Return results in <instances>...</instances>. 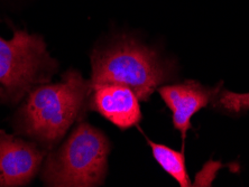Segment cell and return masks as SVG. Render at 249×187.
<instances>
[{
	"mask_svg": "<svg viewBox=\"0 0 249 187\" xmlns=\"http://www.w3.org/2000/svg\"><path fill=\"white\" fill-rule=\"evenodd\" d=\"M249 102L248 93H235L223 91L218 99V105L229 113H239L243 111L244 105Z\"/></svg>",
	"mask_w": 249,
	"mask_h": 187,
	"instance_id": "obj_9",
	"label": "cell"
},
{
	"mask_svg": "<svg viewBox=\"0 0 249 187\" xmlns=\"http://www.w3.org/2000/svg\"><path fill=\"white\" fill-rule=\"evenodd\" d=\"M157 91L172 111L173 126L181 133L183 141L192 127V117L201 109L208 107L211 99L217 93V89L204 86L194 80L160 86Z\"/></svg>",
	"mask_w": 249,
	"mask_h": 187,
	"instance_id": "obj_6",
	"label": "cell"
},
{
	"mask_svg": "<svg viewBox=\"0 0 249 187\" xmlns=\"http://www.w3.org/2000/svg\"><path fill=\"white\" fill-rule=\"evenodd\" d=\"M0 95H1V97H3V91H2L1 87H0Z\"/></svg>",
	"mask_w": 249,
	"mask_h": 187,
	"instance_id": "obj_11",
	"label": "cell"
},
{
	"mask_svg": "<svg viewBox=\"0 0 249 187\" xmlns=\"http://www.w3.org/2000/svg\"><path fill=\"white\" fill-rule=\"evenodd\" d=\"M90 87L117 84L134 91L139 101L149 97L171 79L173 68L156 52L137 40L123 37L91 56Z\"/></svg>",
	"mask_w": 249,
	"mask_h": 187,
	"instance_id": "obj_2",
	"label": "cell"
},
{
	"mask_svg": "<svg viewBox=\"0 0 249 187\" xmlns=\"http://www.w3.org/2000/svg\"><path fill=\"white\" fill-rule=\"evenodd\" d=\"M247 110H249V102H248V103L245 104L244 108H243V111H247Z\"/></svg>",
	"mask_w": 249,
	"mask_h": 187,
	"instance_id": "obj_10",
	"label": "cell"
},
{
	"mask_svg": "<svg viewBox=\"0 0 249 187\" xmlns=\"http://www.w3.org/2000/svg\"><path fill=\"white\" fill-rule=\"evenodd\" d=\"M90 93V81L76 71L65 73L58 83L34 87L18 115V130L53 147L79 118Z\"/></svg>",
	"mask_w": 249,
	"mask_h": 187,
	"instance_id": "obj_1",
	"label": "cell"
},
{
	"mask_svg": "<svg viewBox=\"0 0 249 187\" xmlns=\"http://www.w3.org/2000/svg\"><path fill=\"white\" fill-rule=\"evenodd\" d=\"M90 107L122 130L136 126L142 118L137 95L129 87L117 84L91 87Z\"/></svg>",
	"mask_w": 249,
	"mask_h": 187,
	"instance_id": "obj_7",
	"label": "cell"
},
{
	"mask_svg": "<svg viewBox=\"0 0 249 187\" xmlns=\"http://www.w3.org/2000/svg\"><path fill=\"white\" fill-rule=\"evenodd\" d=\"M152 149L154 158L166 173L172 176L182 187L191 186L188 170H186L185 157L183 152H178L165 145L156 144L152 140H147Z\"/></svg>",
	"mask_w": 249,
	"mask_h": 187,
	"instance_id": "obj_8",
	"label": "cell"
},
{
	"mask_svg": "<svg viewBox=\"0 0 249 187\" xmlns=\"http://www.w3.org/2000/svg\"><path fill=\"white\" fill-rule=\"evenodd\" d=\"M45 152L34 142L0 130V186L28 184L37 173Z\"/></svg>",
	"mask_w": 249,
	"mask_h": 187,
	"instance_id": "obj_5",
	"label": "cell"
},
{
	"mask_svg": "<svg viewBox=\"0 0 249 187\" xmlns=\"http://www.w3.org/2000/svg\"><path fill=\"white\" fill-rule=\"evenodd\" d=\"M110 144L101 130L79 123L63 146L47 158L43 181L47 186L92 187L104 184Z\"/></svg>",
	"mask_w": 249,
	"mask_h": 187,
	"instance_id": "obj_3",
	"label": "cell"
},
{
	"mask_svg": "<svg viewBox=\"0 0 249 187\" xmlns=\"http://www.w3.org/2000/svg\"><path fill=\"white\" fill-rule=\"evenodd\" d=\"M55 68L41 36L25 31H16L12 39L0 36V85L8 100L18 101L47 82Z\"/></svg>",
	"mask_w": 249,
	"mask_h": 187,
	"instance_id": "obj_4",
	"label": "cell"
}]
</instances>
